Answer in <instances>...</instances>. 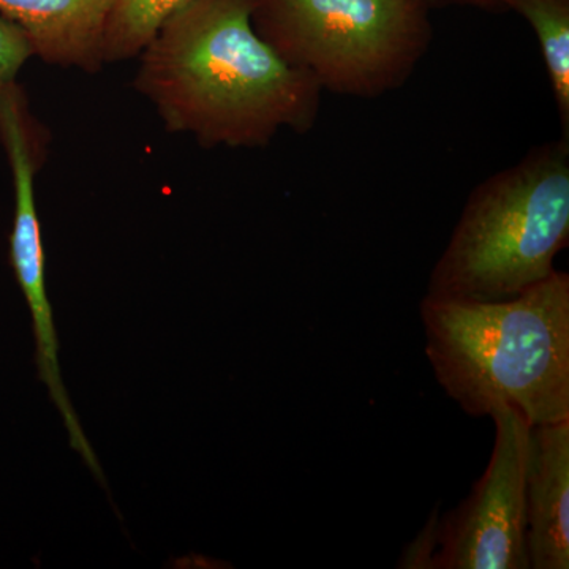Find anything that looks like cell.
<instances>
[{
  "label": "cell",
  "mask_w": 569,
  "mask_h": 569,
  "mask_svg": "<svg viewBox=\"0 0 569 569\" xmlns=\"http://www.w3.org/2000/svg\"><path fill=\"white\" fill-rule=\"evenodd\" d=\"M134 88L164 129L204 148H263L283 129L307 133L323 89L252 24V0H189L140 52Z\"/></svg>",
  "instance_id": "6da1fadb"
},
{
  "label": "cell",
  "mask_w": 569,
  "mask_h": 569,
  "mask_svg": "<svg viewBox=\"0 0 569 569\" xmlns=\"http://www.w3.org/2000/svg\"><path fill=\"white\" fill-rule=\"evenodd\" d=\"M426 356L468 417L518 410L530 426L569 419V276L501 301H421Z\"/></svg>",
  "instance_id": "7a4b0ae2"
},
{
  "label": "cell",
  "mask_w": 569,
  "mask_h": 569,
  "mask_svg": "<svg viewBox=\"0 0 569 569\" xmlns=\"http://www.w3.org/2000/svg\"><path fill=\"white\" fill-rule=\"evenodd\" d=\"M569 244V140L535 146L468 197L427 295L501 301L557 271Z\"/></svg>",
  "instance_id": "3957f363"
},
{
  "label": "cell",
  "mask_w": 569,
  "mask_h": 569,
  "mask_svg": "<svg viewBox=\"0 0 569 569\" xmlns=\"http://www.w3.org/2000/svg\"><path fill=\"white\" fill-rule=\"evenodd\" d=\"M425 0H252L254 31L323 91L377 99L402 88L432 43Z\"/></svg>",
  "instance_id": "277c9868"
},
{
  "label": "cell",
  "mask_w": 569,
  "mask_h": 569,
  "mask_svg": "<svg viewBox=\"0 0 569 569\" xmlns=\"http://www.w3.org/2000/svg\"><path fill=\"white\" fill-rule=\"evenodd\" d=\"M496 443L470 496L432 522L429 569H531L527 550L526 463L530 425L511 407L490 413Z\"/></svg>",
  "instance_id": "5b68a950"
},
{
  "label": "cell",
  "mask_w": 569,
  "mask_h": 569,
  "mask_svg": "<svg viewBox=\"0 0 569 569\" xmlns=\"http://www.w3.org/2000/svg\"><path fill=\"white\" fill-rule=\"evenodd\" d=\"M0 138L6 146L14 179V222L10 236V261L31 310L37 343L39 378L50 391L69 432L70 447L80 452L93 477L104 485V475L92 445L86 438L59 366V339L47 293V258L33 179L44 156L39 123L29 112L28 100L14 82L0 88Z\"/></svg>",
  "instance_id": "8992f818"
},
{
  "label": "cell",
  "mask_w": 569,
  "mask_h": 569,
  "mask_svg": "<svg viewBox=\"0 0 569 569\" xmlns=\"http://www.w3.org/2000/svg\"><path fill=\"white\" fill-rule=\"evenodd\" d=\"M530 568H569V419L530 426L526 463Z\"/></svg>",
  "instance_id": "52a82bcc"
},
{
  "label": "cell",
  "mask_w": 569,
  "mask_h": 569,
  "mask_svg": "<svg viewBox=\"0 0 569 569\" xmlns=\"http://www.w3.org/2000/svg\"><path fill=\"white\" fill-rule=\"evenodd\" d=\"M112 7L114 0H0V14L28 33L44 62L96 73L107 63Z\"/></svg>",
  "instance_id": "ba28073f"
},
{
  "label": "cell",
  "mask_w": 569,
  "mask_h": 569,
  "mask_svg": "<svg viewBox=\"0 0 569 569\" xmlns=\"http://www.w3.org/2000/svg\"><path fill=\"white\" fill-rule=\"evenodd\" d=\"M498 11L512 10L537 33L561 137L569 140V0H496Z\"/></svg>",
  "instance_id": "9c48e42d"
},
{
  "label": "cell",
  "mask_w": 569,
  "mask_h": 569,
  "mask_svg": "<svg viewBox=\"0 0 569 569\" xmlns=\"http://www.w3.org/2000/svg\"><path fill=\"white\" fill-rule=\"evenodd\" d=\"M189 0H114L107 36L104 62L137 58L164 21Z\"/></svg>",
  "instance_id": "30bf717a"
},
{
  "label": "cell",
  "mask_w": 569,
  "mask_h": 569,
  "mask_svg": "<svg viewBox=\"0 0 569 569\" xmlns=\"http://www.w3.org/2000/svg\"><path fill=\"white\" fill-rule=\"evenodd\" d=\"M36 56L28 33L0 14V88L11 84L28 59Z\"/></svg>",
  "instance_id": "8fae6325"
},
{
  "label": "cell",
  "mask_w": 569,
  "mask_h": 569,
  "mask_svg": "<svg viewBox=\"0 0 569 569\" xmlns=\"http://www.w3.org/2000/svg\"><path fill=\"white\" fill-rule=\"evenodd\" d=\"M425 2L430 9L437 6H460L471 7V9L498 11L496 0H425Z\"/></svg>",
  "instance_id": "7c38bea8"
}]
</instances>
